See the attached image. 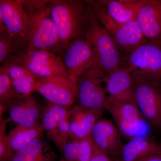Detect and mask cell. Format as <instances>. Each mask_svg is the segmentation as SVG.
Segmentation results:
<instances>
[{
    "instance_id": "cell-1",
    "label": "cell",
    "mask_w": 161,
    "mask_h": 161,
    "mask_svg": "<svg viewBox=\"0 0 161 161\" xmlns=\"http://www.w3.org/2000/svg\"><path fill=\"white\" fill-rule=\"evenodd\" d=\"M51 17L62 50L75 40L86 37L90 10L87 1L52 0Z\"/></svg>"
},
{
    "instance_id": "cell-2",
    "label": "cell",
    "mask_w": 161,
    "mask_h": 161,
    "mask_svg": "<svg viewBox=\"0 0 161 161\" xmlns=\"http://www.w3.org/2000/svg\"><path fill=\"white\" fill-rule=\"evenodd\" d=\"M52 0H21L29 18L27 49H40L54 53H61L57 29L51 17Z\"/></svg>"
},
{
    "instance_id": "cell-3",
    "label": "cell",
    "mask_w": 161,
    "mask_h": 161,
    "mask_svg": "<svg viewBox=\"0 0 161 161\" xmlns=\"http://www.w3.org/2000/svg\"><path fill=\"white\" fill-rule=\"evenodd\" d=\"M122 67L134 79L161 83V43L147 40L124 55Z\"/></svg>"
},
{
    "instance_id": "cell-4",
    "label": "cell",
    "mask_w": 161,
    "mask_h": 161,
    "mask_svg": "<svg viewBox=\"0 0 161 161\" xmlns=\"http://www.w3.org/2000/svg\"><path fill=\"white\" fill-rule=\"evenodd\" d=\"M86 38L92 47L98 65L106 74L122 67L123 54L112 36L98 23L91 11Z\"/></svg>"
},
{
    "instance_id": "cell-5",
    "label": "cell",
    "mask_w": 161,
    "mask_h": 161,
    "mask_svg": "<svg viewBox=\"0 0 161 161\" xmlns=\"http://www.w3.org/2000/svg\"><path fill=\"white\" fill-rule=\"evenodd\" d=\"M106 75L98 66L78 77L76 95L77 105L87 108L104 110L108 98L105 83Z\"/></svg>"
},
{
    "instance_id": "cell-6",
    "label": "cell",
    "mask_w": 161,
    "mask_h": 161,
    "mask_svg": "<svg viewBox=\"0 0 161 161\" xmlns=\"http://www.w3.org/2000/svg\"><path fill=\"white\" fill-rule=\"evenodd\" d=\"M133 79L136 105L143 118L153 128L161 130V82Z\"/></svg>"
},
{
    "instance_id": "cell-7",
    "label": "cell",
    "mask_w": 161,
    "mask_h": 161,
    "mask_svg": "<svg viewBox=\"0 0 161 161\" xmlns=\"http://www.w3.org/2000/svg\"><path fill=\"white\" fill-rule=\"evenodd\" d=\"M97 20L112 36L124 56L147 40L136 19L119 24L103 11L98 14Z\"/></svg>"
},
{
    "instance_id": "cell-8",
    "label": "cell",
    "mask_w": 161,
    "mask_h": 161,
    "mask_svg": "<svg viewBox=\"0 0 161 161\" xmlns=\"http://www.w3.org/2000/svg\"><path fill=\"white\" fill-rule=\"evenodd\" d=\"M59 58L69 77L76 80L87 71L99 67L86 38H80L69 43L62 50Z\"/></svg>"
},
{
    "instance_id": "cell-9",
    "label": "cell",
    "mask_w": 161,
    "mask_h": 161,
    "mask_svg": "<svg viewBox=\"0 0 161 161\" xmlns=\"http://www.w3.org/2000/svg\"><path fill=\"white\" fill-rule=\"evenodd\" d=\"M77 88V80L70 77L39 78L35 92L50 103L72 107L76 102Z\"/></svg>"
},
{
    "instance_id": "cell-10",
    "label": "cell",
    "mask_w": 161,
    "mask_h": 161,
    "mask_svg": "<svg viewBox=\"0 0 161 161\" xmlns=\"http://www.w3.org/2000/svg\"><path fill=\"white\" fill-rule=\"evenodd\" d=\"M104 110L112 116L121 136L129 140L137 136L140 124L144 119L136 105L114 100L108 97Z\"/></svg>"
},
{
    "instance_id": "cell-11",
    "label": "cell",
    "mask_w": 161,
    "mask_h": 161,
    "mask_svg": "<svg viewBox=\"0 0 161 161\" xmlns=\"http://www.w3.org/2000/svg\"><path fill=\"white\" fill-rule=\"evenodd\" d=\"M0 25L12 36L28 38L29 18L21 0H0Z\"/></svg>"
},
{
    "instance_id": "cell-12",
    "label": "cell",
    "mask_w": 161,
    "mask_h": 161,
    "mask_svg": "<svg viewBox=\"0 0 161 161\" xmlns=\"http://www.w3.org/2000/svg\"><path fill=\"white\" fill-rule=\"evenodd\" d=\"M91 136L98 149L111 158L116 159L120 155L124 145L112 121L106 119H98L92 129Z\"/></svg>"
},
{
    "instance_id": "cell-13",
    "label": "cell",
    "mask_w": 161,
    "mask_h": 161,
    "mask_svg": "<svg viewBox=\"0 0 161 161\" xmlns=\"http://www.w3.org/2000/svg\"><path fill=\"white\" fill-rule=\"evenodd\" d=\"M105 83L109 98L136 105L134 79L125 69L120 67L107 74Z\"/></svg>"
},
{
    "instance_id": "cell-14",
    "label": "cell",
    "mask_w": 161,
    "mask_h": 161,
    "mask_svg": "<svg viewBox=\"0 0 161 161\" xmlns=\"http://www.w3.org/2000/svg\"><path fill=\"white\" fill-rule=\"evenodd\" d=\"M136 19L147 40L161 43V0H144Z\"/></svg>"
},
{
    "instance_id": "cell-15",
    "label": "cell",
    "mask_w": 161,
    "mask_h": 161,
    "mask_svg": "<svg viewBox=\"0 0 161 161\" xmlns=\"http://www.w3.org/2000/svg\"><path fill=\"white\" fill-rule=\"evenodd\" d=\"M103 111L87 108L77 104L71 107L69 115L70 139L80 140L90 136L93 127L101 118Z\"/></svg>"
},
{
    "instance_id": "cell-16",
    "label": "cell",
    "mask_w": 161,
    "mask_h": 161,
    "mask_svg": "<svg viewBox=\"0 0 161 161\" xmlns=\"http://www.w3.org/2000/svg\"><path fill=\"white\" fill-rule=\"evenodd\" d=\"M161 154V143L149 138L136 136L124 145L114 161H138L150 156Z\"/></svg>"
},
{
    "instance_id": "cell-17",
    "label": "cell",
    "mask_w": 161,
    "mask_h": 161,
    "mask_svg": "<svg viewBox=\"0 0 161 161\" xmlns=\"http://www.w3.org/2000/svg\"><path fill=\"white\" fill-rule=\"evenodd\" d=\"M115 23L123 24L136 19L144 0H96Z\"/></svg>"
},
{
    "instance_id": "cell-18",
    "label": "cell",
    "mask_w": 161,
    "mask_h": 161,
    "mask_svg": "<svg viewBox=\"0 0 161 161\" xmlns=\"http://www.w3.org/2000/svg\"><path fill=\"white\" fill-rule=\"evenodd\" d=\"M44 132L42 124L40 123L30 128L17 125L8 134L6 151L3 159L0 161L6 160L15 152L34 140L42 137Z\"/></svg>"
},
{
    "instance_id": "cell-19",
    "label": "cell",
    "mask_w": 161,
    "mask_h": 161,
    "mask_svg": "<svg viewBox=\"0 0 161 161\" xmlns=\"http://www.w3.org/2000/svg\"><path fill=\"white\" fill-rule=\"evenodd\" d=\"M41 138L34 140L5 161H54L56 155Z\"/></svg>"
},
{
    "instance_id": "cell-20",
    "label": "cell",
    "mask_w": 161,
    "mask_h": 161,
    "mask_svg": "<svg viewBox=\"0 0 161 161\" xmlns=\"http://www.w3.org/2000/svg\"><path fill=\"white\" fill-rule=\"evenodd\" d=\"M27 38L0 31V66L12 62L27 49Z\"/></svg>"
},
{
    "instance_id": "cell-21",
    "label": "cell",
    "mask_w": 161,
    "mask_h": 161,
    "mask_svg": "<svg viewBox=\"0 0 161 161\" xmlns=\"http://www.w3.org/2000/svg\"><path fill=\"white\" fill-rule=\"evenodd\" d=\"M11 62H16L23 64L30 71L39 78L70 77L65 67L51 66L36 63L21 57H18Z\"/></svg>"
},
{
    "instance_id": "cell-22",
    "label": "cell",
    "mask_w": 161,
    "mask_h": 161,
    "mask_svg": "<svg viewBox=\"0 0 161 161\" xmlns=\"http://www.w3.org/2000/svg\"><path fill=\"white\" fill-rule=\"evenodd\" d=\"M71 108L48 103L43 111L41 122L47 136L69 115Z\"/></svg>"
},
{
    "instance_id": "cell-23",
    "label": "cell",
    "mask_w": 161,
    "mask_h": 161,
    "mask_svg": "<svg viewBox=\"0 0 161 161\" xmlns=\"http://www.w3.org/2000/svg\"><path fill=\"white\" fill-rule=\"evenodd\" d=\"M13 86L12 80L7 73L0 68V105L7 108L22 97Z\"/></svg>"
},
{
    "instance_id": "cell-24",
    "label": "cell",
    "mask_w": 161,
    "mask_h": 161,
    "mask_svg": "<svg viewBox=\"0 0 161 161\" xmlns=\"http://www.w3.org/2000/svg\"><path fill=\"white\" fill-rule=\"evenodd\" d=\"M19 57L25 58L30 61L36 63L64 67L61 59L58 56L51 52L43 50L26 49L24 53Z\"/></svg>"
},
{
    "instance_id": "cell-25",
    "label": "cell",
    "mask_w": 161,
    "mask_h": 161,
    "mask_svg": "<svg viewBox=\"0 0 161 161\" xmlns=\"http://www.w3.org/2000/svg\"><path fill=\"white\" fill-rule=\"evenodd\" d=\"M69 115L63 119L55 130L47 135L61 153L65 144L70 138L69 130Z\"/></svg>"
},
{
    "instance_id": "cell-26",
    "label": "cell",
    "mask_w": 161,
    "mask_h": 161,
    "mask_svg": "<svg viewBox=\"0 0 161 161\" xmlns=\"http://www.w3.org/2000/svg\"><path fill=\"white\" fill-rule=\"evenodd\" d=\"M40 108L36 101L31 95L28 98V106L26 114L17 125L30 128L34 126L39 123L38 121L40 117Z\"/></svg>"
},
{
    "instance_id": "cell-27",
    "label": "cell",
    "mask_w": 161,
    "mask_h": 161,
    "mask_svg": "<svg viewBox=\"0 0 161 161\" xmlns=\"http://www.w3.org/2000/svg\"><path fill=\"white\" fill-rule=\"evenodd\" d=\"M0 68L5 71L12 80H22L36 76L23 64L16 62L7 64Z\"/></svg>"
},
{
    "instance_id": "cell-28",
    "label": "cell",
    "mask_w": 161,
    "mask_h": 161,
    "mask_svg": "<svg viewBox=\"0 0 161 161\" xmlns=\"http://www.w3.org/2000/svg\"><path fill=\"white\" fill-rule=\"evenodd\" d=\"M29 96H22L8 107L10 119L18 125L22 120L26 113Z\"/></svg>"
},
{
    "instance_id": "cell-29",
    "label": "cell",
    "mask_w": 161,
    "mask_h": 161,
    "mask_svg": "<svg viewBox=\"0 0 161 161\" xmlns=\"http://www.w3.org/2000/svg\"><path fill=\"white\" fill-rule=\"evenodd\" d=\"M39 79L36 76H34L22 80H11L13 86L18 94L22 96H27L35 92L36 84Z\"/></svg>"
},
{
    "instance_id": "cell-30",
    "label": "cell",
    "mask_w": 161,
    "mask_h": 161,
    "mask_svg": "<svg viewBox=\"0 0 161 161\" xmlns=\"http://www.w3.org/2000/svg\"><path fill=\"white\" fill-rule=\"evenodd\" d=\"M96 147L91 136L78 140V161H90Z\"/></svg>"
},
{
    "instance_id": "cell-31",
    "label": "cell",
    "mask_w": 161,
    "mask_h": 161,
    "mask_svg": "<svg viewBox=\"0 0 161 161\" xmlns=\"http://www.w3.org/2000/svg\"><path fill=\"white\" fill-rule=\"evenodd\" d=\"M61 153L63 161H78V140L70 138Z\"/></svg>"
},
{
    "instance_id": "cell-32",
    "label": "cell",
    "mask_w": 161,
    "mask_h": 161,
    "mask_svg": "<svg viewBox=\"0 0 161 161\" xmlns=\"http://www.w3.org/2000/svg\"><path fill=\"white\" fill-rule=\"evenodd\" d=\"M8 119L0 121V160L3 159L7 146L8 135L6 132Z\"/></svg>"
},
{
    "instance_id": "cell-33",
    "label": "cell",
    "mask_w": 161,
    "mask_h": 161,
    "mask_svg": "<svg viewBox=\"0 0 161 161\" xmlns=\"http://www.w3.org/2000/svg\"><path fill=\"white\" fill-rule=\"evenodd\" d=\"M90 161H114V160L102 152L96 146Z\"/></svg>"
},
{
    "instance_id": "cell-34",
    "label": "cell",
    "mask_w": 161,
    "mask_h": 161,
    "mask_svg": "<svg viewBox=\"0 0 161 161\" xmlns=\"http://www.w3.org/2000/svg\"><path fill=\"white\" fill-rule=\"evenodd\" d=\"M138 161H161V154L150 156Z\"/></svg>"
}]
</instances>
